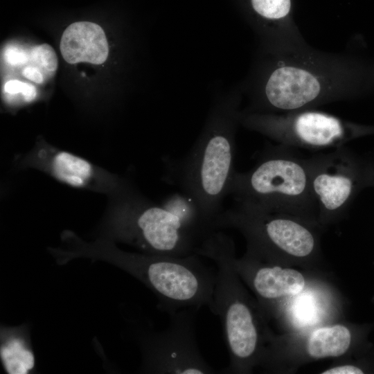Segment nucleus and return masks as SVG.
Masks as SVG:
<instances>
[{"label":"nucleus","instance_id":"nucleus-12","mask_svg":"<svg viewBox=\"0 0 374 374\" xmlns=\"http://www.w3.org/2000/svg\"><path fill=\"white\" fill-rule=\"evenodd\" d=\"M351 341L352 334L345 326L322 327L310 335L307 351L315 359L339 357L348 351Z\"/></svg>","mask_w":374,"mask_h":374},{"label":"nucleus","instance_id":"nucleus-16","mask_svg":"<svg viewBox=\"0 0 374 374\" xmlns=\"http://www.w3.org/2000/svg\"><path fill=\"white\" fill-rule=\"evenodd\" d=\"M4 91L10 94L21 93L26 102L34 100L37 95L36 88L30 84L21 82L17 80H11L4 84Z\"/></svg>","mask_w":374,"mask_h":374},{"label":"nucleus","instance_id":"nucleus-9","mask_svg":"<svg viewBox=\"0 0 374 374\" xmlns=\"http://www.w3.org/2000/svg\"><path fill=\"white\" fill-rule=\"evenodd\" d=\"M199 308H187L170 315L168 327L143 337L145 369L156 373H216L199 352L195 331Z\"/></svg>","mask_w":374,"mask_h":374},{"label":"nucleus","instance_id":"nucleus-14","mask_svg":"<svg viewBox=\"0 0 374 374\" xmlns=\"http://www.w3.org/2000/svg\"><path fill=\"white\" fill-rule=\"evenodd\" d=\"M1 358L7 373L24 374L35 366V357L24 340L13 337L1 347Z\"/></svg>","mask_w":374,"mask_h":374},{"label":"nucleus","instance_id":"nucleus-8","mask_svg":"<svg viewBox=\"0 0 374 374\" xmlns=\"http://www.w3.org/2000/svg\"><path fill=\"white\" fill-rule=\"evenodd\" d=\"M122 235L148 254H195L203 240L161 205L130 202L124 208Z\"/></svg>","mask_w":374,"mask_h":374},{"label":"nucleus","instance_id":"nucleus-15","mask_svg":"<svg viewBox=\"0 0 374 374\" xmlns=\"http://www.w3.org/2000/svg\"><path fill=\"white\" fill-rule=\"evenodd\" d=\"M32 60L47 71H54L57 67V57L54 49L48 44L35 46L30 51Z\"/></svg>","mask_w":374,"mask_h":374},{"label":"nucleus","instance_id":"nucleus-18","mask_svg":"<svg viewBox=\"0 0 374 374\" xmlns=\"http://www.w3.org/2000/svg\"><path fill=\"white\" fill-rule=\"evenodd\" d=\"M364 370L355 365L335 366L322 372V374H362Z\"/></svg>","mask_w":374,"mask_h":374},{"label":"nucleus","instance_id":"nucleus-2","mask_svg":"<svg viewBox=\"0 0 374 374\" xmlns=\"http://www.w3.org/2000/svg\"><path fill=\"white\" fill-rule=\"evenodd\" d=\"M239 104L237 96L217 103L189 152L180 159L169 161V183L195 201L213 228L236 172Z\"/></svg>","mask_w":374,"mask_h":374},{"label":"nucleus","instance_id":"nucleus-19","mask_svg":"<svg viewBox=\"0 0 374 374\" xmlns=\"http://www.w3.org/2000/svg\"><path fill=\"white\" fill-rule=\"evenodd\" d=\"M23 75L28 80H30L36 83H42L43 82V76L39 71L32 66L26 67L22 71Z\"/></svg>","mask_w":374,"mask_h":374},{"label":"nucleus","instance_id":"nucleus-6","mask_svg":"<svg viewBox=\"0 0 374 374\" xmlns=\"http://www.w3.org/2000/svg\"><path fill=\"white\" fill-rule=\"evenodd\" d=\"M244 127L294 148L332 150L350 141L374 135V125L362 124L314 109L285 113L240 111Z\"/></svg>","mask_w":374,"mask_h":374},{"label":"nucleus","instance_id":"nucleus-5","mask_svg":"<svg viewBox=\"0 0 374 374\" xmlns=\"http://www.w3.org/2000/svg\"><path fill=\"white\" fill-rule=\"evenodd\" d=\"M199 256L121 253L118 260L120 266L153 291L170 315L191 307L212 309L216 271Z\"/></svg>","mask_w":374,"mask_h":374},{"label":"nucleus","instance_id":"nucleus-20","mask_svg":"<svg viewBox=\"0 0 374 374\" xmlns=\"http://www.w3.org/2000/svg\"><path fill=\"white\" fill-rule=\"evenodd\" d=\"M370 187L374 188V155L368 156Z\"/></svg>","mask_w":374,"mask_h":374},{"label":"nucleus","instance_id":"nucleus-11","mask_svg":"<svg viewBox=\"0 0 374 374\" xmlns=\"http://www.w3.org/2000/svg\"><path fill=\"white\" fill-rule=\"evenodd\" d=\"M60 48L64 60L73 64L86 62L103 64L107 58L109 48L103 28L89 21H78L64 31Z\"/></svg>","mask_w":374,"mask_h":374},{"label":"nucleus","instance_id":"nucleus-13","mask_svg":"<svg viewBox=\"0 0 374 374\" xmlns=\"http://www.w3.org/2000/svg\"><path fill=\"white\" fill-rule=\"evenodd\" d=\"M52 170L60 181L74 187H82L93 174L91 163L70 152H57L52 160Z\"/></svg>","mask_w":374,"mask_h":374},{"label":"nucleus","instance_id":"nucleus-3","mask_svg":"<svg viewBox=\"0 0 374 374\" xmlns=\"http://www.w3.org/2000/svg\"><path fill=\"white\" fill-rule=\"evenodd\" d=\"M229 195L235 202L291 214L305 220L318 219L312 195L308 157L282 144L268 145L253 167L235 172Z\"/></svg>","mask_w":374,"mask_h":374},{"label":"nucleus","instance_id":"nucleus-10","mask_svg":"<svg viewBox=\"0 0 374 374\" xmlns=\"http://www.w3.org/2000/svg\"><path fill=\"white\" fill-rule=\"evenodd\" d=\"M238 274L244 275L258 296L266 301L275 300L303 291L305 281L299 271L277 265H260L247 256L234 260Z\"/></svg>","mask_w":374,"mask_h":374},{"label":"nucleus","instance_id":"nucleus-7","mask_svg":"<svg viewBox=\"0 0 374 374\" xmlns=\"http://www.w3.org/2000/svg\"><path fill=\"white\" fill-rule=\"evenodd\" d=\"M310 184L318 219L327 222L344 213L370 187L368 158L341 146L308 157Z\"/></svg>","mask_w":374,"mask_h":374},{"label":"nucleus","instance_id":"nucleus-17","mask_svg":"<svg viewBox=\"0 0 374 374\" xmlns=\"http://www.w3.org/2000/svg\"><path fill=\"white\" fill-rule=\"evenodd\" d=\"M6 62L11 65H19L26 63L28 55L24 50L15 46H9L4 53Z\"/></svg>","mask_w":374,"mask_h":374},{"label":"nucleus","instance_id":"nucleus-4","mask_svg":"<svg viewBox=\"0 0 374 374\" xmlns=\"http://www.w3.org/2000/svg\"><path fill=\"white\" fill-rule=\"evenodd\" d=\"M195 254L211 259L217 265L211 312L220 319L230 355V365L224 371H244L254 361L260 338L254 312L238 280L234 242L220 230L215 231Z\"/></svg>","mask_w":374,"mask_h":374},{"label":"nucleus","instance_id":"nucleus-1","mask_svg":"<svg viewBox=\"0 0 374 374\" xmlns=\"http://www.w3.org/2000/svg\"><path fill=\"white\" fill-rule=\"evenodd\" d=\"M251 103L244 111L285 113L374 92V58L362 51L328 53L307 42L264 51L251 78Z\"/></svg>","mask_w":374,"mask_h":374}]
</instances>
